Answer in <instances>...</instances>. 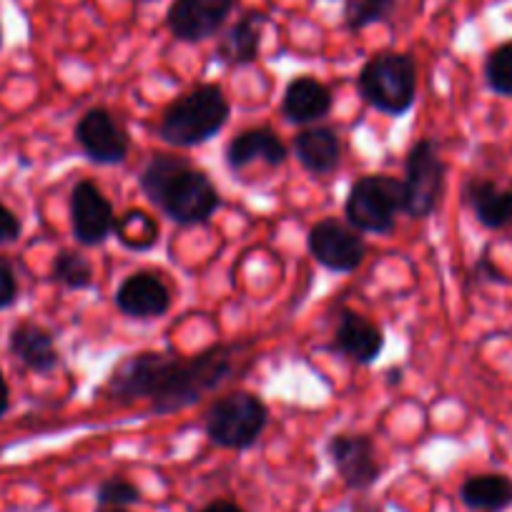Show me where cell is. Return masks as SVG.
Instances as JSON below:
<instances>
[{
    "label": "cell",
    "mask_w": 512,
    "mask_h": 512,
    "mask_svg": "<svg viewBox=\"0 0 512 512\" xmlns=\"http://www.w3.org/2000/svg\"><path fill=\"white\" fill-rule=\"evenodd\" d=\"M246 344H214L196 357L141 352L121 359L106 392L113 400H149L156 415H171L196 405L234 377Z\"/></svg>",
    "instance_id": "obj_1"
},
{
    "label": "cell",
    "mask_w": 512,
    "mask_h": 512,
    "mask_svg": "<svg viewBox=\"0 0 512 512\" xmlns=\"http://www.w3.org/2000/svg\"><path fill=\"white\" fill-rule=\"evenodd\" d=\"M139 186L166 219L184 226L204 224L221 204L209 176L181 156L156 154L141 171Z\"/></svg>",
    "instance_id": "obj_2"
},
{
    "label": "cell",
    "mask_w": 512,
    "mask_h": 512,
    "mask_svg": "<svg viewBox=\"0 0 512 512\" xmlns=\"http://www.w3.org/2000/svg\"><path fill=\"white\" fill-rule=\"evenodd\" d=\"M229 101L214 83L191 88L186 96L176 98L164 111L159 136L171 146L191 149L214 139L229 121Z\"/></svg>",
    "instance_id": "obj_3"
},
{
    "label": "cell",
    "mask_w": 512,
    "mask_h": 512,
    "mask_svg": "<svg viewBox=\"0 0 512 512\" xmlns=\"http://www.w3.org/2000/svg\"><path fill=\"white\" fill-rule=\"evenodd\" d=\"M357 86L379 113L405 116L417 98V63L405 53H379L364 63Z\"/></svg>",
    "instance_id": "obj_4"
},
{
    "label": "cell",
    "mask_w": 512,
    "mask_h": 512,
    "mask_svg": "<svg viewBox=\"0 0 512 512\" xmlns=\"http://www.w3.org/2000/svg\"><path fill=\"white\" fill-rule=\"evenodd\" d=\"M269 410L251 392H231L206 412V437L224 450H249L267 430Z\"/></svg>",
    "instance_id": "obj_5"
},
{
    "label": "cell",
    "mask_w": 512,
    "mask_h": 512,
    "mask_svg": "<svg viewBox=\"0 0 512 512\" xmlns=\"http://www.w3.org/2000/svg\"><path fill=\"white\" fill-rule=\"evenodd\" d=\"M397 211H405V184L395 176H362L344 201L347 221L359 234H390Z\"/></svg>",
    "instance_id": "obj_6"
},
{
    "label": "cell",
    "mask_w": 512,
    "mask_h": 512,
    "mask_svg": "<svg viewBox=\"0 0 512 512\" xmlns=\"http://www.w3.org/2000/svg\"><path fill=\"white\" fill-rule=\"evenodd\" d=\"M445 161L435 141H417L405 161V214L412 219H427L440 204L445 191Z\"/></svg>",
    "instance_id": "obj_7"
},
{
    "label": "cell",
    "mask_w": 512,
    "mask_h": 512,
    "mask_svg": "<svg viewBox=\"0 0 512 512\" xmlns=\"http://www.w3.org/2000/svg\"><path fill=\"white\" fill-rule=\"evenodd\" d=\"M309 254L317 264L329 272L349 274L357 272L367 254L362 234L357 229L339 224L337 219H322L309 229L307 236Z\"/></svg>",
    "instance_id": "obj_8"
},
{
    "label": "cell",
    "mask_w": 512,
    "mask_h": 512,
    "mask_svg": "<svg viewBox=\"0 0 512 512\" xmlns=\"http://www.w3.org/2000/svg\"><path fill=\"white\" fill-rule=\"evenodd\" d=\"M76 141L88 161L101 166L121 164L128 156V136L106 108H91L76 123Z\"/></svg>",
    "instance_id": "obj_9"
},
{
    "label": "cell",
    "mask_w": 512,
    "mask_h": 512,
    "mask_svg": "<svg viewBox=\"0 0 512 512\" xmlns=\"http://www.w3.org/2000/svg\"><path fill=\"white\" fill-rule=\"evenodd\" d=\"M231 11L234 0H174L166 26L176 41L201 43L221 31Z\"/></svg>",
    "instance_id": "obj_10"
},
{
    "label": "cell",
    "mask_w": 512,
    "mask_h": 512,
    "mask_svg": "<svg viewBox=\"0 0 512 512\" xmlns=\"http://www.w3.org/2000/svg\"><path fill=\"white\" fill-rule=\"evenodd\" d=\"M116 211L93 181H78L71 194V226L73 236L81 244H103L113 234Z\"/></svg>",
    "instance_id": "obj_11"
},
{
    "label": "cell",
    "mask_w": 512,
    "mask_h": 512,
    "mask_svg": "<svg viewBox=\"0 0 512 512\" xmlns=\"http://www.w3.org/2000/svg\"><path fill=\"white\" fill-rule=\"evenodd\" d=\"M332 465L337 467L344 485L352 490H367L379 480L377 455H374V442L364 435H334L327 445Z\"/></svg>",
    "instance_id": "obj_12"
},
{
    "label": "cell",
    "mask_w": 512,
    "mask_h": 512,
    "mask_svg": "<svg viewBox=\"0 0 512 512\" xmlns=\"http://www.w3.org/2000/svg\"><path fill=\"white\" fill-rule=\"evenodd\" d=\"M118 312L131 319H159L171 309V292L154 272H136L116 289Z\"/></svg>",
    "instance_id": "obj_13"
},
{
    "label": "cell",
    "mask_w": 512,
    "mask_h": 512,
    "mask_svg": "<svg viewBox=\"0 0 512 512\" xmlns=\"http://www.w3.org/2000/svg\"><path fill=\"white\" fill-rule=\"evenodd\" d=\"M334 352L354 359L357 364H372L384 349V332L364 314L354 309H342L334 327L332 339Z\"/></svg>",
    "instance_id": "obj_14"
},
{
    "label": "cell",
    "mask_w": 512,
    "mask_h": 512,
    "mask_svg": "<svg viewBox=\"0 0 512 512\" xmlns=\"http://www.w3.org/2000/svg\"><path fill=\"white\" fill-rule=\"evenodd\" d=\"M292 149L302 169L314 176L332 174L342 161V141L337 131L329 126L304 128L302 134L294 136Z\"/></svg>",
    "instance_id": "obj_15"
},
{
    "label": "cell",
    "mask_w": 512,
    "mask_h": 512,
    "mask_svg": "<svg viewBox=\"0 0 512 512\" xmlns=\"http://www.w3.org/2000/svg\"><path fill=\"white\" fill-rule=\"evenodd\" d=\"M287 146L272 128H246L226 146V161L234 171H244L254 161H267L269 166H282L287 161Z\"/></svg>",
    "instance_id": "obj_16"
},
{
    "label": "cell",
    "mask_w": 512,
    "mask_h": 512,
    "mask_svg": "<svg viewBox=\"0 0 512 512\" xmlns=\"http://www.w3.org/2000/svg\"><path fill=\"white\" fill-rule=\"evenodd\" d=\"M329 111H332V91L317 78H294L284 91L282 113L287 121L307 126V123H317Z\"/></svg>",
    "instance_id": "obj_17"
},
{
    "label": "cell",
    "mask_w": 512,
    "mask_h": 512,
    "mask_svg": "<svg viewBox=\"0 0 512 512\" xmlns=\"http://www.w3.org/2000/svg\"><path fill=\"white\" fill-rule=\"evenodd\" d=\"M267 23V16L259 11H249L221 36L216 46V58L226 66H249L259 56L262 46V28Z\"/></svg>",
    "instance_id": "obj_18"
},
{
    "label": "cell",
    "mask_w": 512,
    "mask_h": 512,
    "mask_svg": "<svg viewBox=\"0 0 512 512\" xmlns=\"http://www.w3.org/2000/svg\"><path fill=\"white\" fill-rule=\"evenodd\" d=\"M11 354L36 374H48L58 367L61 357H58L56 342H53L51 332L33 322H21L11 332Z\"/></svg>",
    "instance_id": "obj_19"
},
{
    "label": "cell",
    "mask_w": 512,
    "mask_h": 512,
    "mask_svg": "<svg viewBox=\"0 0 512 512\" xmlns=\"http://www.w3.org/2000/svg\"><path fill=\"white\" fill-rule=\"evenodd\" d=\"M467 204L475 211L477 221L487 229H502L512 224V191L500 189L485 179H475L465 189Z\"/></svg>",
    "instance_id": "obj_20"
},
{
    "label": "cell",
    "mask_w": 512,
    "mask_h": 512,
    "mask_svg": "<svg viewBox=\"0 0 512 512\" xmlns=\"http://www.w3.org/2000/svg\"><path fill=\"white\" fill-rule=\"evenodd\" d=\"M460 497L470 510L502 512L512 505V482L505 475H475L460 487Z\"/></svg>",
    "instance_id": "obj_21"
},
{
    "label": "cell",
    "mask_w": 512,
    "mask_h": 512,
    "mask_svg": "<svg viewBox=\"0 0 512 512\" xmlns=\"http://www.w3.org/2000/svg\"><path fill=\"white\" fill-rule=\"evenodd\" d=\"M113 234L128 251H149L159 244V224L141 209H128L116 216Z\"/></svg>",
    "instance_id": "obj_22"
},
{
    "label": "cell",
    "mask_w": 512,
    "mask_h": 512,
    "mask_svg": "<svg viewBox=\"0 0 512 512\" xmlns=\"http://www.w3.org/2000/svg\"><path fill=\"white\" fill-rule=\"evenodd\" d=\"M53 282L66 289H88L93 284V267L78 251H61L53 262Z\"/></svg>",
    "instance_id": "obj_23"
},
{
    "label": "cell",
    "mask_w": 512,
    "mask_h": 512,
    "mask_svg": "<svg viewBox=\"0 0 512 512\" xmlns=\"http://www.w3.org/2000/svg\"><path fill=\"white\" fill-rule=\"evenodd\" d=\"M397 0H347L344 8V18L352 31H362V28L372 26V23L384 21L395 11Z\"/></svg>",
    "instance_id": "obj_24"
},
{
    "label": "cell",
    "mask_w": 512,
    "mask_h": 512,
    "mask_svg": "<svg viewBox=\"0 0 512 512\" xmlns=\"http://www.w3.org/2000/svg\"><path fill=\"white\" fill-rule=\"evenodd\" d=\"M487 86L500 96H512V43L495 48L485 63Z\"/></svg>",
    "instance_id": "obj_25"
},
{
    "label": "cell",
    "mask_w": 512,
    "mask_h": 512,
    "mask_svg": "<svg viewBox=\"0 0 512 512\" xmlns=\"http://www.w3.org/2000/svg\"><path fill=\"white\" fill-rule=\"evenodd\" d=\"M141 500V490L128 480L113 477V480L101 482L98 487V505L101 507H128Z\"/></svg>",
    "instance_id": "obj_26"
},
{
    "label": "cell",
    "mask_w": 512,
    "mask_h": 512,
    "mask_svg": "<svg viewBox=\"0 0 512 512\" xmlns=\"http://www.w3.org/2000/svg\"><path fill=\"white\" fill-rule=\"evenodd\" d=\"M18 297V279L16 272H13L11 262H6L0 256V309L11 307Z\"/></svg>",
    "instance_id": "obj_27"
},
{
    "label": "cell",
    "mask_w": 512,
    "mask_h": 512,
    "mask_svg": "<svg viewBox=\"0 0 512 512\" xmlns=\"http://www.w3.org/2000/svg\"><path fill=\"white\" fill-rule=\"evenodd\" d=\"M21 219L8 209L3 201H0V246L3 244H13V241L21 236Z\"/></svg>",
    "instance_id": "obj_28"
},
{
    "label": "cell",
    "mask_w": 512,
    "mask_h": 512,
    "mask_svg": "<svg viewBox=\"0 0 512 512\" xmlns=\"http://www.w3.org/2000/svg\"><path fill=\"white\" fill-rule=\"evenodd\" d=\"M8 407H11V390H8L6 377H3V372H0V417L6 415Z\"/></svg>",
    "instance_id": "obj_29"
},
{
    "label": "cell",
    "mask_w": 512,
    "mask_h": 512,
    "mask_svg": "<svg viewBox=\"0 0 512 512\" xmlns=\"http://www.w3.org/2000/svg\"><path fill=\"white\" fill-rule=\"evenodd\" d=\"M201 512H244V510L229 500H216V502H211V505H206Z\"/></svg>",
    "instance_id": "obj_30"
},
{
    "label": "cell",
    "mask_w": 512,
    "mask_h": 512,
    "mask_svg": "<svg viewBox=\"0 0 512 512\" xmlns=\"http://www.w3.org/2000/svg\"><path fill=\"white\" fill-rule=\"evenodd\" d=\"M98 512H128V510H123V507H101Z\"/></svg>",
    "instance_id": "obj_31"
},
{
    "label": "cell",
    "mask_w": 512,
    "mask_h": 512,
    "mask_svg": "<svg viewBox=\"0 0 512 512\" xmlns=\"http://www.w3.org/2000/svg\"><path fill=\"white\" fill-rule=\"evenodd\" d=\"M0 43H3V36H0Z\"/></svg>",
    "instance_id": "obj_32"
}]
</instances>
